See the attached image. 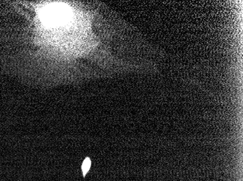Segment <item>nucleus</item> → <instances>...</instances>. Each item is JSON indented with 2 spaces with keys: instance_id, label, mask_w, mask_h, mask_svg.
I'll return each instance as SVG.
<instances>
[{
  "instance_id": "obj_1",
  "label": "nucleus",
  "mask_w": 243,
  "mask_h": 181,
  "mask_svg": "<svg viewBox=\"0 0 243 181\" xmlns=\"http://www.w3.org/2000/svg\"><path fill=\"white\" fill-rule=\"evenodd\" d=\"M90 166H91L90 159L89 158H86L84 160V161H83L82 165V170L83 176H86L87 173L88 172L89 170H90Z\"/></svg>"
}]
</instances>
